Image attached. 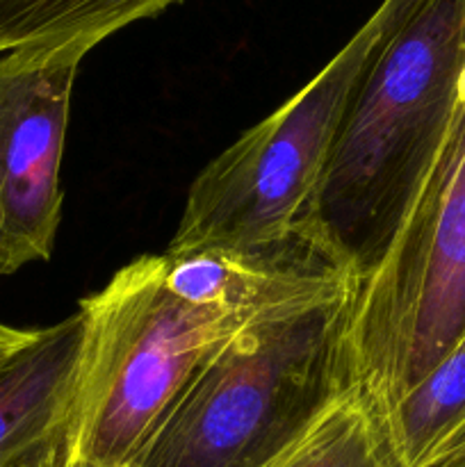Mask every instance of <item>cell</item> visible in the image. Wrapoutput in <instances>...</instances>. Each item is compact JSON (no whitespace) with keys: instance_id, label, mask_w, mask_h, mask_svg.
<instances>
[{"instance_id":"6da1fadb","label":"cell","mask_w":465,"mask_h":467,"mask_svg":"<svg viewBox=\"0 0 465 467\" xmlns=\"http://www.w3.org/2000/svg\"><path fill=\"white\" fill-rule=\"evenodd\" d=\"M388 3L301 228V240L356 281L386 255L465 87V0Z\"/></svg>"},{"instance_id":"7a4b0ae2","label":"cell","mask_w":465,"mask_h":467,"mask_svg":"<svg viewBox=\"0 0 465 467\" xmlns=\"http://www.w3.org/2000/svg\"><path fill=\"white\" fill-rule=\"evenodd\" d=\"M358 283L237 328L190 379L130 467H267L358 386Z\"/></svg>"},{"instance_id":"3957f363","label":"cell","mask_w":465,"mask_h":467,"mask_svg":"<svg viewBox=\"0 0 465 467\" xmlns=\"http://www.w3.org/2000/svg\"><path fill=\"white\" fill-rule=\"evenodd\" d=\"M85 342L68 467H130L201 365L244 324L178 292L160 255L80 301Z\"/></svg>"},{"instance_id":"277c9868","label":"cell","mask_w":465,"mask_h":467,"mask_svg":"<svg viewBox=\"0 0 465 467\" xmlns=\"http://www.w3.org/2000/svg\"><path fill=\"white\" fill-rule=\"evenodd\" d=\"M465 337V87L406 219L358 281L349 340L358 386L388 409Z\"/></svg>"},{"instance_id":"5b68a950","label":"cell","mask_w":465,"mask_h":467,"mask_svg":"<svg viewBox=\"0 0 465 467\" xmlns=\"http://www.w3.org/2000/svg\"><path fill=\"white\" fill-rule=\"evenodd\" d=\"M388 14L390 3L383 0L304 89L194 178L169 249L260 251L304 242L315 187Z\"/></svg>"},{"instance_id":"8992f818","label":"cell","mask_w":465,"mask_h":467,"mask_svg":"<svg viewBox=\"0 0 465 467\" xmlns=\"http://www.w3.org/2000/svg\"><path fill=\"white\" fill-rule=\"evenodd\" d=\"M85 55L0 53V276L48 260L62 219V169L73 82Z\"/></svg>"},{"instance_id":"52a82bcc","label":"cell","mask_w":465,"mask_h":467,"mask_svg":"<svg viewBox=\"0 0 465 467\" xmlns=\"http://www.w3.org/2000/svg\"><path fill=\"white\" fill-rule=\"evenodd\" d=\"M82 342V315L73 313L55 327L36 328L0 369V467H18L71 431Z\"/></svg>"},{"instance_id":"ba28073f","label":"cell","mask_w":465,"mask_h":467,"mask_svg":"<svg viewBox=\"0 0 465 467\" xmlns=\"http://www.w3.org/2000/svg\"><path fill=\"white\" fill-rule=\"evenodd\" d=\"M178 0H0V53L23 48L87 55L130 23Z\"/></svg>"},{"instance_id":"9c48e42d","label":"cell","mask_w":465,"mask_h":467,"mask_svg":"<svg viewBox=\"0 0 465 467\" xmlns=\"http://www.w3.org/2000/svg\"><path fill=\"white\" fill-rule=\"evenodd\" d=\"M267 467H406L388 410L356 386Z\"/></svg>"},{"instance_id":"30bf717a","label":"cell","mask_w":465,"mask_h":467,"mask_svg":"<svg viewBox=\"0 0 465 467\" xmlns=\"http://www.w3.org/2000/svg\"><path fill=\"white\" fill-rule=\"evenodd\" d=\"M392 436L406 467H427L465 422V337L388 409Z\"/></svg>"},{"instance_id":"8fae6325","label":"cell","mask_w":465,"mask_h":467,"mask_svg":"<svg viewBox=\"0 0 465 467\" xmlns=\"http://www.w3.org/2000/svg\"><path fill=\"white\" fill-rule=\"evenodd\" d=\"M18 467H68V433L41 447L36 454H32Z\"/></svg>"},{"instance_id":"7c38bea8","label":"cell","mask_w":465,"mask_h":467,"mask_svg":"<svg viewBox=\"0 0 465 467\" xmlns=\"http://www.w3.org/2000/svg\"><path fill=\"white\" fill-rule=\"evenodd\" d=\"M35 331H27V328H16L9 327V324L0 322V369L27 345V342L35 337Z\"/></svg>"},{"instance_id":"4fadbf2b","label":"cell","mask_w":465,"mask_h":467,"mask_svg":"<svg viewBox=\"0 0 465 467\" xmlns=\"http://www.w3.org/2000/svg\"><path fill=\"white\" fill-rule=\"evenodd\" d=\"M456 454H465V422L460 424V427L456 429L454 436L442 445V450L438 451V456L431 461V463H436V461H442V459H450V456H456Z\"/></svg>"},{"instance_id":"5bb4252c","label":"cell","mask_w":465,"mask_h":467,"mask_svg":"<svg viewBox=\"0 0 465 467\" xmlns=\"http://www.w3.org/2000/svg\"><path fill=\"white\" fill-rule=\"evenodd\" d=\"M427 467H465V454L450 456V459L436 461V463H431V465H427Z\"/></svg>"}]
</instances>
